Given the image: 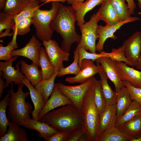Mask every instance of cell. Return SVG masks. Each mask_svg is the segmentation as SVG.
<instances>
[{
    "label": "cell",
    "mask_w": 141,
    "mask_h": 141,
    "mask_svg": "<svg viewBox=\"0 0 141 141\" xmlns=\"http://www.w3.org/2000/svg\"><path fill=\"white\" fill-rule=\"evenodd\" d=\"M76 21L75 11L72 6H66L60 3L58 12L50 24L52 30L60 34L63 39L61 48L69 53L72 45L79 43L81 38L76 31Z\"/></svg>",
    "instance_id": "6da1fadb"
},
{
    "label": "cell",
    "mask_w": 141,
    "mask_h": 141,
    "mask_svg": "<svg viewBox=\"0 0 141 141\" xmlns=\"http://www.w3.org/2000/svg\"><path fill=\"white\" fill-rule=\"evenodd\" d=\"M55 129L70 133L82 127L83 124L82 111L73 104L61 106L43 116L39 121Z\"/></svg>",
    "instance_id": "7a4b0ae2"
},
{
    "label": "cell",
    "mask_w": 141,
    "mask_h": 141,
    "mask_svg": "<svg viewBox=\"0 0 141 141\" xmlns=\"http://www.w3.org/2000/svg\"><path fill=\"white\" fill-rule=\"evenodd\" d=\"M94 81L85 95L81 110L84 121L82 128L89 141H97L99 136V115L94 101Z\"/></svg>",
    "instance_id": "3957f363"
},
{
    "label": "cell",
    "mask_w": 141,
    "mask_h": 141,
    "mask_svg": "<svg viewBox=\"0 0 141 141\" xmlns=\"http://www.w3.org/2000/svg\"><path fill=\"white\" fill-rule=\"evenodd\" d=\"M11 84L7 116L11 121L21 126L23 121L30 118V114L32 111V105L26 101L30 93L28 91H23L24 84L23 83L18 85L17 90L16 92L14 90L12 82Z\"/></svg>",
    "instance_id": "277c9868"
},
{
    "label": "cell",
    "mask_w": 141,
    "mask_h": 141,
    "mask_svg": "<svg viewBox=\"0 0 141 141\" xmlns=\"http://www.w3.org/2000/svg\"><path fill=\"white\" fill-rule=\"evenodd\" d=\"M60 3L59 2H52L49 10H42L38 8L32 18L36 36L42 42L48 41L52 37L54 31L51 28L50 24L58 12Z\"/></svg>",
    "instance_id": "5b68a950"
},
{
    "label": "cell",
    "mask_w": 141,
    "mask_h": 141,
    "mask_svg": "<svg viewBox=\"0 0 141 141\" xmlns=\"http://www.w3.org/2000/svg\"><path fill=\"white\" fill-rule=\"evenodd\" d=\"M99 20L96 14H93L90 20L84 24L77 23L81 33L80 42L77 47L81 46L86 51L96 53V41L98 39L97 34L98 23Z\"/></svg>",
    "instance_id": "8992f818"
},
{
    "label": "cell",
    "mask_w": 141,
    "mask_h": 141,
    "mask_svg": "<svg viewBox=\"0 0 141 141\" xmlns=\"http://www.w3.org/2000/svg\"><path fill=\"white\" fill-rule=\"evenodd\" d=\"M95 78L94 76L85 82L76 86L66 85L61 83L55 85L60 91L71 101L76 108L81 111L85 95Z\"/></svg>",
    "instance_id": "52a82bcc"
},
{
    "label": "cell",
    "mask_w": 141,
    "mask_h": 141,
    "mask_svg": "<svg viewBox=\"0 0 141 141\" xmlns=\"http://www.w3.org/2000/svg\"><path fill=\"white\" fill-rule=\"evenodd\" d=\"M49 59L55 70L59 71L64 68V61H69L70 54L64 51L58 46L57 42L51 39L43 42Z\"/></svg>",
    "instance_id": "ba28073f"
},
{
    "label": "cell",
    "mask_w": 141,
    "mask_h": 141,
    "mask_svg": "<svg viewBox=\"0 0 141 141\" xmlns=\"http://www.w3.org/2000/svg\"><path fill=\"white\" fill-rule=\"evenodd\" d=\"M125 56L132 66L135 67L141 51V32H135L125 40L122 45Z\"/></svg>",
    "instance_id": "9c48e42d"
},
{
    "label": "cell",
    "mask_w": 141,
    "mask_h": 141,
    "mask_svg": "<svg viewBox=\"0 0 141 141\" xmlns=\"http://www.w3.org/2000/svg\"><path fill=\"white\" fill-rule=\"evenodd\" d=\"M141 19L136 16H131L127 20L121 21L117 24L113 25H106L105 26L101 25H98L97 29L98 41L96 45V51L100 52L103 50L104 45L106 40L108 38L114 40L117 38L114 33L125 24L133 22Z\"/></svg>",
    "instance_id": "30bf717a"
},
{
    "label": "cell",
    "mask_w": 141,
    "mask_h": 141,
    "mask_svg": "<svg viewBox=\"0 0 141 141\" xmlns=\"http://www.w3.org/2000/svg\"><path fill=\"white\" fill-rule=\"evenodd\" d=\"M18 56H15L10 60L5 62H0V70L2 72V78L6 80L5 86L8 87L10 83L14 82L16 85L22 83V80L26 78L25 76L21 71L19 68L20 61L17 62L15 65L16 69L13 66V62L18 57Z\"/></svg>",
    "instance_id": "8fae6325"
},
{
    "label": "cell",
    "mask_w": 141,
    "mask_h": 141,
    "mask_svg": "<svg viewBox=\"0 0 141 141\" xmlns=\"http://www.w3.org/2000/svg\"><path fill=\"white\" fill-rule=\"evenodd\" d=\"M81 68V71L77 75L66 78L65 81L70 84H82L103 70L101 65L96 66L92 60L86 59L82 60Z\"/></svg>",
    "instance_id": "7c38bea8"
},
{
    "label": "cell",
    "mask_w": 141,
    "mask_h": 141,
    "mask_svg": "<svg viewBox=\"0 0 141 141\" xmlns=\"http://www.w3.org/2000/svg\"><path fill=\"white\" fill-rule=\"evenodd\" d=\"M42 44L36 38L35 35H33L28 43L22 48L13 50L11 54L13 57L20 56L26 57L39 67V52Z\"/></svg>",
    "instance_id": "4fadbf2b"
},
{
    "label": "cell",
    "mask_w": 141,
    "mask_h": 141,
    "mask_svg": "<svg viewBox=\"0 0 141 141\" xmlns=\"http://www.w3.org/2000/svg\"><path fill=\"white\" fill-rule=\"evenodd\" d=\"M96 61L97 63L101 64L108 78L114 84L116 92L124 86L120 78L115 60L110 57H103L98 58Z\"/></svg>",
    "instance_id": "5bb4252c"
},
{
    "label": "cell",
    "mask_w": 141,
    "mask_h": 141,
    "mask_svg": "<svg viewBox=\"0 0 141 141\" xmlns=\"http://www.w3.org/2000/svg\"><path fill=\"white\" fill-rule=\"evenodd\" d=\"M72 104L71 101L64 95L55 85L50 97L45 103L38 118L39 121L45 114L60 107Z\"/></svg>",
    "instance_id": "9a60e30c"
},
{
    "label": "cell",
    "mask_w": 141,
    "mask_h": 141,
    "mask_svg": "<svg viewBox=\"0 0 141 141\" xmlns=\"http://www.w3.org/2000/svg\"><path fill=\"white\" fill-rule=\"evenodd\" d=\"M115 62L121 80L141 88V71L130 67L123 62L115 61Z\"/></svg>",
    "instance_id": "2e32d148"
},
{
    "label": "cell",
    "mask_w": 141,
    "mask_h": 141,
    "mask_svg": "<svg viewBox=\"0 0 141 141\" xmlns=\"http://www.w3.org/2000/svg\"><path fill=\"white\" fill-rule=\"evenodd\" d=\"M21 126L37 131L39 137L43 138L45 140L60 131L47 124L30 118L23 121L21 122Z\"/></svg>",
    "instance_id": "e0dca14e"
},
{
    "label": "cell",
    "mask_w": 141,
    "mask_h": 141,
    "mask_svg": "<svg viewBox=\"0 0 141 141\" xmlns=\"http://www.w3.org/2000/svg\"><path fill=\"white\" fill-rule=\"evenodd\" d=\"M96 14L99 20L104 21L108 25H113L121 21L110 0H105L101 4Z\"/></svg>",
    "instance_id": "ac0fdd59"
},
{
    "label": "cell",
    "mask_w": 141,
    "mask_h": 141,
    "mask_svg": "<svg viewBox=\"0 0 141 141\" xmlns=\"http://www.w3.org/2000/svg\"><path fill=\"white\" fill-rule=\"evenodd\" d=\"M21 82L27 87L34 106V109L32 111V119L38 120L39 115L44 106L45 102L42 94L34 88L30 81L26 78L23 79Z\"/></svg>",
    "instance_id": "d6986e66"
},
{
    "label": "cell",
    "mask_w": 141,
    "mask_h": 141,
    "mask_svg": "<svg viewBox=\"0 0 141 141\" xmlns=\"http://www.w3.org/2000/svg\"><path fill=\"white\" fill-rule=\"evenodd\" d=\"M116 119V103L112 105H107L99 115V136L108 128L115 126Z\"/></svg>",
    "instance_id": "ffe728a7"
},
{
    "label": "cell",
    "mask_w": 141,
    "mask_h": 141,
    "mask_svg": "<svg viewBox=\"0 0 141 141\" xmlns=\"http://www.w3.org/2000/svg\"><path fill=\"white\" fill-rule=\"evenodd\" d=\"M21 126L10 121L6 134L0 138V141H29L26 130Z\"/></svg>",
    "instance_id": "44dd1931"
},
{
    "label": "cell",
    "mask_w": 141,
    "mask_h": 141,
    "mask_svg": "<svg viewBox=\"0 0 141 141\" xmlns=\"http://www.w3.org/2000/svg\"><path fill=\"white\" fill-rule=\"evenodd\" d=\"M105 0H86L84 2L74 3L72 6L75 11L77 23L84 24L85 22V14L97 5L101 4Z\"/></svg>",
    "instance_id": "7402d4cb"
},
{
    "label": "cell",
    "mask_w": 141,
    "mask_h": 141,
    "mask_svg": "<svg viewBox=\"0 0 141 141\" xmlns=\"http://www.w3.org/2000/svg\"><path fill=\"white\" fill-rule=\"evenodd\" d=\"M21 71L34 86L42 79L41 70L39 66L32 62L28 64L23 60L20 61Z\"/></svg>",
    "instance_id": "603a6c76"
},
{
    "label": "cell",
    "mask_w": 141,
    "mask_h": 141,
    "mask_svg": "<svg viewBox=\"0 0 141 141\" xmlns=\"http://www.w3.org/2000/svg\"><path fill=\"white\" fill-rule=\"evenodd\" d=\"M116 93V105L117 119L125 113L130 105L133 100L127 89L125 86L121 88Z\"/></svg>",
    "instance_id": "cb8c5ba5"
},
{
    "label": "cell",
    "mask_w": 141,
    "mask_h": 141,
    "mask_svg": "<svg viewBox=\"0 0 141 141\" xmlns=\"http://www.w3.org/2000/svg\"><path fill=\"white\" fill-rule=\"evenodd\" d=\"M118 128L133 139L141 136V114L124 123Z\"/></svg>",
    "instance_id": "d4e9b609"
},
{
    "label": "cell",
    "mask_w": 141,
    "mask_h": 141,
    "mask_svg": "<svg viewBox=\"0 0 141 141\" xmlns=\"http://www.w3.org/2000/svg\"><path fill=\"white\" fill-rule=\"evenodd\" d=\"M132 139V138L122 132L114 126L101 134L97 141H131Z\"/></svg>",
    "instance_id": "484cf974"
},
{
    "label": "cell",
    "mask_w": 141,
    "mask_h": 141,
    "mask_svg": "<svg viewBox=\"0 0 141 141\" xmlns=\"http://www.w3.org/2000/svg\"><path fill=\"white\" fill-rule=\"evenodd\" d=\"M59 71L55 70L52 76L49 79H42L34 87L42 95L45 103L51 96L53 90L55 78Z\"/></svg>",
    "instance_id": "4316f807"
},
{
    "label": "cell",
    "mask_w": 141,
    "mask_h": 141,
    "mask_svg": "<svg viewBox=\"0 0 141 141\" xmlns=\"http://www.w3.org/2000/svg\"><path fill=\"white\" fill-rule=\"evenodd\" d=\"M39 63L41 68L42 79L50 78L55 69L50 60L45 48L41 47L39 52Z\"/></svg>",
    "instance_id": "83f0119b"
},
{
    "label": "cell",
    "mask_w": 141,
    "mask_h": 141,
    "mask_svg": "<svg viewBox=\"0 0 141 141\" xmlns=\"http://www.w3.org/2000/svg\"><path fill=\"white\" fill-rule=\"evenodd\" d=\"M77 47L78 48V64L80 68L81 62L83 59H90L94 62L99 58L103 57H110L113 60H115L118 55L117 49L116 48L113 49L110 52H107L102 51L100 52L99 53H94L87 52L81 46Z\"/></svg>",
    "instance_id": "f1b7e54d"
},
{
    "label": "cell",
    "mask_w": 141,
    "mask_h": 141,
    "mask_svg": "<svg viewBox=\"0 0 141 141\" xmlns=\"http://www.w3.org/2000/svg\"><path fill=\"white\" fill-rule=\"evenodd\" d=\"M101 82L102 92L107 105H112L116 103L117 94L109 85L108 78L104 70L98 73Z\"/></svg>",
    "instance_id": "f546056e"
},
{
    "label": "cell",
    "mask_w": 141,
    "mask_h": 141,
    "mask_svg": "<svg viewBox=\"0 0 141 141\" xmlns=\"http://www.w3.org/2000/svg\"><path fill=\"white\" fill-rule=\"evenodd\" d=\"M33 1L6 0L3 12L14 16L20 13Z\"/></svg>",
    "instance_id": "4dcf8cb0"
},
{
    "label": "cell",
    "mask_w": 141,
    "mask_h": 141,
    "mask_svg": "<svg viewBox=\"0 0 141 141\" xmlns=\"http://www.w3.org/2000/svg\"><path fill=\"white\" fill-rule=\"evenodd\" d=\"M10 90L0 102V137L3 136L7 130V127L9 123L6 114V109L9 103Z\"/></svg>",
    "instance_id": "1f68e13d"
},
{
    "label": "cell",
    "mask_w": 141,
    "mask_h": 141,
    "mask_svg": "<svg viewBox=\"0 0 141 141\" xmlns=\"http://www.w3.org/2000/svg\"><path fill=\"white\" fill-rule=\"evenodd\" d=\"M141 114V106L136 101L133 100L123 114L116 120L115 126L118 128L122 124Z\"/></svg>",
    "instance_id": "d6a6232c"
},
{
    "label": "cell",
    "mask_w": 141,
    "mask_h": 141,
    "mask_svg": "<svg viewBox=\"0 0 141 141\" xmlns=\"http://www.w3.org/2000/svg\"><path fill=\"white\" fill-rule=\"evenodd\" d=\"M94 99L99 115L105 109L107 104L102 92L100 80L95 78L94 81Z\"/></svg>",
    "instance_id": "836d02e7"
},
{
    "label": "cell",
    "mask_w": 141,
    "mask_h": 141,
    "mask_svg": "<svg viewBox=\"0 0 141 141\" xmlns=\"http://www.w3.org/2000/svg\"><path fill=\"white\" fill-rule=\"evenodd\" d=\"M39 1H33L20 13L13 16L15 24V28L20 21L29 17L32 18L34 16L36 9L39 7Z\"/></svg>",
    "instance_id": "e575fe53"
},
{
    "label": "cell",
    "mask_w": 141,
    "mask_h": 141,
    "mask_svg": "<svg viewBox=\"0 0 141 141\" xmlns=\"http://www.w3.org/2000/svg\"><path fill=\"white\" fill-rule=\"evenodd\" d=\"M17 35L16 33H14L11 41L5 46H4L1 43L0 44V60L8 61L12 58L13 56L11 54L12 51L18 48L16 42Z\"/></svg>",
    "instance_id": "d590c367"
},
{
    "label": "cell",
    "mask_w": 141,
    "mask_h": 141,
    "mask_svg": "<svg viewBox=\"0 0 141 141\" xmlns=\"http://www.w3.org/2000/svg\"><path fill=\"white\" fill-rule=\"evenodd\" d=\"M74 60L73 62L67 67L61 69L57 75L58 77L68 74H73L75 75L80 72L81 68L78 64L79 54L78 48L76 47L74 51Z\"/></svg>",
    "instance_id": "8d00e7d4"
},
{
    "label": "cell",
    "mask_w": 141,
    "mask_h": 141,
    "mask_svg": "<svg viewBox=\"0 0 141 141\" xmlns=\"http://www.w3.org/2000/svg\"><path fill=\"white\" fill-rule=\"evenodd\" d=\"M113 6L116 10L121 21L126 20L131 16L128 4L126 0H110Z\"/></svg>",
    "instance_id": "74e56055"
},
{
    "label": "cell",
    "mask_w": 141,
    "mask_h": 141,
    "mask_svg": "<svg viewBox=\"0 0 141 141\" xmlns=\"http://www.w3.org/2000/svg\"><path fill=\"white\" fill-rule=\"evenodd\" d=\"M15 24L13 16L3 12L0 13V34L4 29H11L14 32Z\"/></svg>",
    "instance_id": "f35d334b"
},
{
    "label": "cell",
    "mask_w": 141,
    "mask_h": 141,
    "mask_svg": "<svg viewBox=\"0 0 141 141\" xmlns=\"http://www.w3.org/2000/svg\"><path fill=\"white\" fill-rule=\"evenodd\" d=\"M32 24V18L29 17L23 19L18 23L15 27L14 33H16L17 35H25L30 31V26Z\"/></svg>",
    "instance_id": "ab89813d"
},
{
    "label": "cell",
    "mask_w": 141,
    "mask_h": 141,
    "mask_svg": "<svg viewBox=\"0 0 141 141\" xmlns=\"http://www.w3.org/2000/svg\"><path fill=\"white\" fill-rule=\"evenodd\" d=\"M122 81L124 86L127 89L132 100L136 101L141 106V88L132 86L127 81Z\"/></svg>",
    "instance_id": "60d3db41"
},
{
    "label": "cell",
    "mask_w": 141,
    "mask_h": 141,
    "mask_svg": "<svg viewBox=\"0 0 141 141\" xmlns=\"http://www.w3.org/2000/svg\"><path fill=\"white\" fill-rule=\"evenodd\" d=\"M69 133L63 131H59L58 132L48 138L46 141H67Z\"/></svg>",
    "instance_id": "b9f144b4"
},
{
    "label": "cell",
    "mask_w": 141,
    "mask_h": 141,
    "mask_svg": "<svg viewBox=\"0 0 141 141\" xmlns=\"http://www.w3.org/2000/svg\"><path fill=\"white\" fill-rule=\"evenodd\" d=\"M85 133L81 127L69 133L67 141H79V138Z\"/></svg>",
    "instance_id": "7bdbcfd3"
},
{
    "label": "cell",
    "mask_w": 141,
    "mask_h": 141,
    "mask_svg": "<svg viewBox=\"0 0 141 141\" xmlns=\"http://www.w3.org/2000/svg\"><path fill=\"white\" fill-rule=\"evenodd\" d=\"M127 2L131 14H134V11L136 8V5L134 0H126Z\"/></svg>",
    "instance_id": "ee69618b"
},
{
    "label": "cell",
    "mask_w": 141,
    "mask_h": 141,
    "mask_svg": "<svg viewBox=\"0 0 141 141\" xmlns=\"http://www.w3.org/2000/svg\"><path fill=\"white\" fill-rule=\"evenodd\" d=\"M3 75V72L0 70V99L2 97L4 89L6 88L5 86V82L3 78H1Z\"/></svg>",
    "instance_id": "f6af8a7d"
},
{
    "label": "cell",
    "mask_w": 141,
    "mask_h": 141,
    "mask_svg": "<svg viewBox=\"0 0 141 141\" xmlns=\"http://www.w3.org/2000/svg\"><path fill=\"white\" fill-rule=\"evenodd\" d=\"M10 29H5V31L4 32H3L1 34H0V37L1 38L6 36L10 37L12 36L14 34V33L13 32L11 33H10Z\"/></svg>",
    "instance_id": "bcb514c9"
},
{
    "label": "cell",
    "mask_w": 141,
    "mask_h": 141,
    "mask_svg": "<svg viewBox=\"0 0 141 141\" xmlns=\"http://www.w3.org/2000/svg\"><path fill=\"white\" fill-rule=\"evenodd\" d=\"M85 0H67L68 4L72 5L73 4L77 3L83 2Z\"/></svg>",
    "instance_id": "7dc6e473"
},
{
    "label": "cell",
    "mask_w": 141,
    "mask_h": 141,
    "mask_svg": "<svg viewBox=\"0 0 141 141\" xmlns=\"http://www.w3.org/2000/svg\"><path fill=\"white\" fill-rule=\"evenodd\" d=\"M89 141L87 136L85 133L81 136L79 140V141Z\"/></svg>",
    "instance_id": "c3c4849f"
},
{
    "label": "cell",
    "mask_w": 141,
    "mask_h": 141,
    "mask_svg": "<svg viewBox=\"0 0 141 141\" xmlns=\"http://www.w3.org/2000/svg\"><path fill=\"white\" fill-rule=\"evenodd\" d=\"M135 67L137 69L141 70V51L139 59Z\"/></svg>",
    "instance_id": "681fc988"
},
{
    "label": "cell",
    "mask_w": 141,
    "mask_h": 141,
    "mask_svg": "<svg viewBox=\"0 0 141 141\" xmlns=\"http://www.w3.org/2000/svg\"><path fill=\"white\" fill-rule=\"evenodd\" d=\"M67 1V0H46V1L45 2V3H47L50 2H61L63 3Z\"/></svg>",
    "instance_id": "f907efd6"
},
{
    "label": "cell",
    "mask_w": 141,
    "mask_h": 141,
    "mask_svg": "<svg viewBox=\"0 0 141 141\" xmlns=\"http://www.w3.org/2000/svg\"><path fill=\"white\" fill-rule=\"evenodd\" d=\"M5 4V3L3 0H0V8L1 9L4 8Z\"/></svg>",
    "instance_id": "816d5d0a"
},
{
    "label": "cell",
    "mask_w": 141,
    "mask_h": 141,
    "mask_svg": "<svg viewBox=\"0 0 141 141\" xmlns=\"http://www.w3.org/2000/svg\"><path fill=\"white\" fill-rule=\"evenodd\" d=\"M131 141H141V136L132 139Z\"/></svg>",
    "instance_id": "f5cc1de1"
},
{
    "label": "cell",
    "mask_w": 141,
    "mask_h": 141,
    "mask_svg": "<svg viewBox=\"0 0 141 141\" xmlns=\"http://www.w3.org/2000/svg\"><path fill=\"white\" fill-rule=\"evenodd\" d=\"M138 2L137 5L139 8L141 10V0H137Z\"/></svg>",
    "instance_id": "db71d44e"
},
{
    "label": "cell",
    "mask_w": 141,
    "mask_h": 141,
    "mask_svg": "<svg viewBox=\"0 0 141 141\" xmlns=\"http://www.w3.org/2000/svg\"><path fill=\"white\" fill-rule=\"evenodd\" d=\"M29 0L31 1H34L36 0ZM39 0L41 2H45L46 1V0Z\"/></svg>",
    "instance_id": "11a10c76"
},
{
    "label": "cell",
    "mask_w": 141,
    "mask_h": 141,
    "mask_svg": "<svg viewBox=\"0 0 141 141\" xmlns=\"http://www.w3.org/2000/svg\"><path fill=\"white\" fill-rule=\"evenodd\" d=\"M4 0V2L5 3V2L6 0Z\"/></svg>",
    "instance_id": "9f6ffc18"
}]
</instances>
